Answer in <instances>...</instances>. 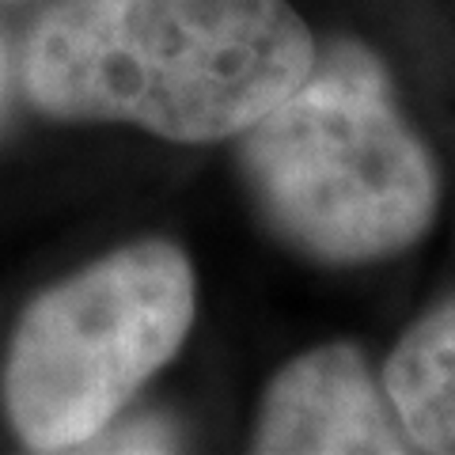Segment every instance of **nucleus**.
Returning <instances> with one entry per match:
<instances>
[{"instance_id": "3", "label": "nucleus", "mask_w": 455, "mask_h": 455, "mask_svg": "<svg viewBox=\"0 0 455 455\" xmlns=\"http://www.w3.org/2000/svg\"><path fill=\"white\" fill-rule=\"evenodd\" d=\"M194 319L187 254L160 239L107 254L42 292L4 364V406L23 444L88 448L164 368Z\"/></svg>"}, {"instance_id": "4", "label": "nucleus", "mask_w": 455, "mask_h": 455, "mask_svg": "<svg viewBox=\"0 0 455 455\" xmlns=\"http://www.w3.org/2000/svg\"><path fill=\"white\" fill-rule=\"evenodd\" d=\"M254 451H414L387 387L349 346L296 357L269 383Z\"/></svg>"}, {"instance_id": "6", "label": "nucleus", "mask_w": 455, "mask_h": 455, "mask_svg": "<svg viewBox=\"0 0 455 455\" xmlns=\"http://www.w3.org/2000/svg\"><path fill=\"white\" fill-rule=\"evenodd\" d=\"M0 92H4V53H0Z\"/></svg>"}, {"instance_id": "1", "label": "nucleus", "mask_w": 455, "mask_h": 455, "mask_svg": "<svg viewBox=\"0 0 455 455\" xmlns=\"http://www.w3.org/2000/svg\"><path fill=\"white\" fill-rule=\"evenodd\" d=\"M315 42L281 0H68L27 42V92L61 118L220 140L296 92Z\"/></svg>"}, {"instance_id": "5", "label": "nucleus", "mask_w": 455, "mask_h": 455, "mask_svg": "<svg viewBox=\"0 0 455 455\" xmlns=\"http://www.w3.org/2000/svg\"><path fill=\"white\" fill-rule=\"evenodd\" d=\"M383 387L414 451L455 455V300L410 326L383 368Z\"/></svg>"}, {"instance_id": "2", "label": "nucleus", "mask_w": 455, "mask_h": 455, "mask_svg": "<svg viewBox=\"0 0 455 455\" xmlns=\"http://www.w3.org/2000/svg\"><path fill=\"white\" fill-rule=\"evenodd\" d=\"M243 164L269 220L326 262L410 247L436 209V167L372 53L338 42L243 130Z\"/></svg>"}]
</instances>
